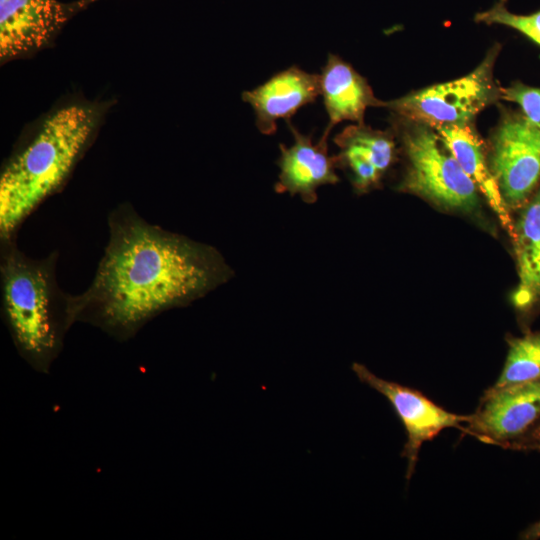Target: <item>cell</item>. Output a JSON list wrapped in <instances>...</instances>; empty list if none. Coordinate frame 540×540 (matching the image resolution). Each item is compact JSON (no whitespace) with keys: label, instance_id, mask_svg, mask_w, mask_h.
<instances>
[{"label":"cell","instance_id":"6da1fadb","mask_svg":"<svg viewBox=\"0 0 540 540\" xmlns=\"http://www.w3.org/2000/svg\"><path fill=\"white\" fill-rule=\"evenodd\" d=\"M109 240L90 286L72 295L76 321L116 338L223 285L233 270L214 247L144 220L130 205L108 216Z\"/></svg>","mask_w":540,"mask_h":540},{"label":"cell","instance_id":"7a4b0ae2","mask_svg":"<svg viewBox=\"0 0 540 540\" xmlns=\"http://www.w3.org/2000/svg\"><path fill=\"white\" fill-rule=\"evenodd\" d=\"M98 118L92 106L62 107L10 158L0 175V240L15 237L23 221L66 182L92 139Z\"/></svg>","mask_w":540,"mask_h":540},{"label":"cell","instance_id":"3957f363","mask_svg":"<svg viewBox=\"0 0 540 540\" xmlns=\"http://www.w3.org/2000/svg\"><path fill=\"white\" fill-rule=\"evenodd\" d=\"M0 241L3 319L19 353L33 367L46 371L76 322L72 295L63 292L56 280L58 254L33 259L17 247L15 237Z\"/></svg>","mask_w":540,"mask_h":540},{"label":"cell","instance_id":"277c9868","mask_svg":"<svg viewBox=\"0 0 540 540\" xmlns=\"http://www.w3.org/2000/svg\"><path fill=\"white\" fill-rule=\"evenodd\" d=\"M398 132L407 161L400 191L447 211L472 214L479 209V190L434 128L401 119Z\"/></svg>","mask_w":540,"mask_h":540},{"label":"cell","instance_id":"5b68a950","mask_svg":"<svg viewBox=\"0 0 540 540\" xmlns=\"http://www.w3.org/2000/svg\"><path fill=\"white\" fill-rule=\"evenodd\" d=\"M500 49L499 44L493 45L482 62L461 78L384 101L383 107L400 119L432 128L472 124L482 110L501 99L493 74Z\"/></svg>","mask_w":540,"mask_h":540},{"label":"cell","instance_id":"8992f818","mask_svg":"<svg viewBox=\"0 0 540 540\" xmlns=\"http://www.w3.org/2000/svg\"><path fill=\"white\" fill-rule=\"evenodd\" d=\"M488 162L507 209L519 210L540 186V128L521 112L503 110Z\"/></svg>","mask_w":540,"mask_h":540},{"label":"cell","instance_id":"52a82bcc","mask_svg":"<svg viewBox=\"0 0 540 540\" xmlns=\"http://www.w3.org/2000/svg\"><path fill=\"white\" fill-rule=\"evenodd\" d=\"M352 370L362 383L383 395L400 418L407 434L402 452L407 460V479L415 469L424 442L432 440L446 428L463 430L464 424L470 420V415L449 412L415 389L378 377L363 364L353 363Z\"/></svg>","mask_w":540,"mask_h":540},{"label":"cell","instance_id":"ba28073f","mask_svg":"<svg viewBox=\"0 0 540 540\" xmlns=\"http://www.w3.org/2000/svg\"><path fill=\"white\" fill-rule=\"evenodd\" d=\"M540 419V380L490 387L463 431L507 447Z\"/></svg>","mask_w":540,"mask_h":540},{"label":"cell","instance_id":"9c48e42d","mask_svg":"<svg viewBox=\"0 0 540 540\" xmlns=\"http://www.w3.org/2000/svg\"><path fill=\"white\" fill-rule=\"evenodd\" d=\"M91 1L6 0L0 3L1 60L45 47L69 19Z\"/></svg>","mask_w":540,"mask_h":540},{"label":"cell","instance_id":"30bf717a","mask_svg":"<svg viewBox=\"0 0 540 540\" xmlns=\"http://www.w3.org/2000/svg\"><path fill=\"white\" fill-rule=\"evenodd\" d=\"M287 123L294 142L289 147L280 144L277 160L280 173L274 189L277 193L298 195L305 203L313 204L321 186L339 182L335 157L328 154V135L322 134L314 144L311 134H302L290 121Z\"/></svg>","mask_w":540,"mask_h":540},{"label":"cell","instance_id":"8fae6325","mask_svg":"<svg viewBox=\"0 0 540 540\" xmlns=\"http://www.w3.org/2000/svg\"><path fill=\"white\" fill-rule=\"evenodd\" d=\"M339 148L336 167L344 169L357 193L377 187L396 158V144L390 131L374 130L365 124L345 127L334 138Z\"/></svg>","mask_w":540,"mask_h":540},{"label":"cell","instance_id":"7c38bea8","mask_svg":"<svg viewBox=\"0 0 540 540\" xmlns=\"http://www.w3.org/2000/svg\"><path fill=\"white\" fill-rule=\"evenodd\" d=\"M321 95L320 76L296 66L273 75L269 80L242 94L256 116V126L262 134L272 135L277 121L289 119L303 106Z\"/></svg>","mask_w":540,"mask_h":540},{"label":"cell","instance_id":"4fadbf2b","mask_svg":"<svg viewBox=\"0 0 540 540\" xmlns=\"http://www.w3.org/2000/svg\"><path fill=\"white\" fill-rule=\"evenodd\" d=\"M320 90L329 122L323 134L342 121L364 124L369 107H383L384 101L375 97L367 80L349 63L329 54L321 70Z\"/></svg>","mask_w":540,"mask_h":540},{"label":"cell","instance_id":"5bb4252c","mask_svg":"<svg viewBox=\"0 0 540 540\" xmlns=\"http://www.w3.org/2000/svg\"><path fill=\"white\" fill-rule=\"evenodd\" d=\"M434 129L512 238L513 221L510 218V211L490 170L487 150L474 127L466 124L439 126Z\"/></svg>","mask_w":540,"mask_h":540},{"label":"cell","instance_id":"9a60e30c","mask_svg":"<svg viewBox=\"0 0 540 540\" xmlns=\"http://www.w3.org/2000/svg\"><path fill=\"white\" fill-rule=\"evenodd\" d=\"M519 210L511 238L519 277L512 303L526 311L540 301V186Z\"/></svg>","mask_w":540,"mask_h":540},{"label":"cell","instance_id":"2e32d148","mask_svg":"<svg viewBox=\"0 0 540 540\" xmlns=\"http://www.w3.org/2000/svg\"><path fill=\"white\" fill-rule=\"evenodd\" d=\"M504 367L493 387L540 380V331L508 339Z\"/></svg>","mask_w":540,"mask_h":540},{"label":"cell","instance_id":"e0dca14e","mask_svg":"<svg viewBox=\"0 0 540 540\" xmlns=\"http://www.w3.org/2000/svg\"><path fill=\"white\" fill-rule=\"evenodd\" d=\"M506 3L507 0H498L488 10L476 13L474 21L510 27L540 46V9L527 15L515 14L508 10Z\"/></svg>","mask_w":540,"mask_h":540},{"label":"cell","instance_id":"ac0fdd59","mask_svg":"<svg viewBox=\"0 0 540 540\" xmlns=\"http://www.w3.org/2000/svg\"><path fill=\"white\" fill-rule=\"evenodd\" d=\"M501 99L519 105L521 113L540 128V88L516 81L501 87Z\"/></svg>","mask_w":540,"mask_h":540},{"label":"cell","instance_id":"d6986e66","mask_svg":"<svg viewBox=\"0 0 540 540\" xmlns=\"http://www.w3.org/2000/svg\"><path fill=\"white\" fill-rule=\"evenodd\" d=\"M507 448L540 450V419L523 436L511 442Z\"/></svg>","mask_w":540,"mask_h":540},{"label":"cell","instance_id":"ffe728a7","mask_svg":"<svg viewBox=\"0 0 540 540\" xmlns=\"http://www.w3.org/2000/svg\"><path fill=\"white\" fill-rule=\"evenodd\" d=\"M524 539H540V521L530 526L522 535Z\"/></svg>","mask_w":540,"mask_h":540},{"label":"cell","instance_id":"44dd1931","mask_svg":"<svg viewBox=\"0 0 540 540\" xmlns=\"http://www.w3.org/2000/svg\"><path fill=\"white\" fill-rule=\"evenodd\" d=\"M5 1H6V0H0V3H3V2H5Z\"/></svg>","mask_w":540,"mask_h":540}]
</instances>
